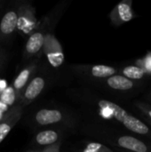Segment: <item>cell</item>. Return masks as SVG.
Segmentation results:
<instances>
[{
    "instance_id": "cell-2",
    "label": "cell",
    "mask_w": 151,
    "mask_h": 152,
    "mask_svg": "<svg viewBox=\"0 0 151 152\" xmlns=\"http://www.w3.org/2000/svg\"><path fill=\"white\" fill-rule=\"evenodd\" d=\"M61 119L62 114L57 110H41L36 114V121L42 126L55 124Z\"/></svg>"
},
{
    "instance_id": "cell-4",
    "label": "cell",
    "mask_w": 151,
    "mask_h": 152,
    "mask_svg": "<svg viewBox=\"0 0 151 152\" xmlns=\"http://www.w3.org/2000/svg\"><path fill=\"white\" fill-rule=\"evenodd\" d=\"M117 142L120 147L134 152H147L148 151L147 146L142 141L130 135H124L119 137Z\"/></svg>"
},
{
    "instance_id": "cell-6",
    "label": "cell",
    "mask_w": 151,
    "mask_h": 152,
    "mask_svg": "<svg viewBox=\"0 0 151 152\" xmlns=\"http://www.w3.org/2000/svg\"><path fill=\"white\" fill-rule=\"evenodd\" d=\"M20 117V112L19 110L13 109L9 116L6 117L5 120L0 123V143L4 140V138L8 135L10 131L12 130V126L17 123Z\"/></svg>"
},
{
    "instance_id": "cell-3",
    "label": "cell",
    "mask_w": 151,
    "mask_h": 152,
    "mask_svg": "<svg viewBox=\"0 0 151 152\" xmlns=\"http://www.w3.org/2000/svg\"><path fill=\"white\" fill-rule=\"evenodd\" d=\"M18 21H19L18 13L15 11L7 12L1 20L0 32L4 36L11 35L17 28Z\"/></svg>"
},
{
    "instance_id": "cell-8",
    "label": "cell",
    "mask_w": 151,
    "mask_h": 152,
    "mask_svg": "<svg viewBox=\"0 0 151 152\" xmlns=\"http://www.w3.org/2000/svg\"><path fill=\"white\" fill-rule=\"evenodd\" d=\"M107 84L109 87H111L113 89L122 90V91L129 90V89L133 88V81L126 78L125 77L119 76V75L112 76V77H109L107 80Z\"/></svg>"
},
{
    "instance_id": "cell-13",
    "label": "cell",
    "mask_w": 151,
    "mask_h": 152,
    "mask_svg": "<svg viewBox=\"0 0 151 152\" xmlns=\"http://www.w3.org/2000/svg\"><path fill=\"white\" fill-rule=\"evenodd\" d=\"M117 12L119 19L124 22L130 21L133 19V12L131 11V8L125 3H121L117 5Z\"/></svg>"
},
{
    "instance_id": "cell-9",
    "label": "cell",
    "mask_w": 151,
    "mask_h": 152,
    "mask_svg": "<svg viewBox=\"0 0 151 152\" xmlns=\"http://www.w3.org/2000/svg\"><path fill=\"white\" fill-rule=\"evenodd\" d=\"M59 138L58 134L53 130H46L36 134V141L40 145H51L54 143Z\"/></svg>"
},
{
    "instance_id": "cell-1",
    "label": "cell",
    "mask_w": 151,
    "mask_h": 152,
    "mask_svg": "<svg viewBox=\"0 0 151 152\" xmlns=\"http://www.w3.org/2000/svg\"><path fill=\"white\" fill-rule=\"evenodd\" d=\"M98 104L102 110L104 109L109 110L113 117L117 121L121 122L128 130L139 134H146L149 133V127L144 123H142L135 117L129 115L119 105L106 100H101Z\"/></svg>"
},
{
    "instance_id": "cell-7",
    "label": "cell",
    "mask_w": 151,
    "mask_h": 152,
    "mask_svg": "<svg viewBox=\"0 0 151 152\" xmlns=\"http://www.w3.org/2000/svg\"><path fill=\"white\" fill-rule=\"evenodd\" d=\"M44 37L41 32L33 33L28 39L26 44V51L29 54H36L44 46Z\"/></svg>"
},
{
    "instance_id": "cell-12",
    "label": "cell",
    "mask_w": 151,
    "mask_h": 152,
    "mask_svg": "<svg viewBox=\"0 0 151 152\" xmlns=\"http://www.w3.org/2000/svg\"><path fill=\"white\" fill-rule=\"evenodd\" d=\"M123 74L126 78L132 79H141L143 77L145 72L142 69L135 66H128L123 69Z\"/></svg>"
},
{
    "instance_id": "cell-5",
    "label": "cell",
    "mask_w": 151,
    "mask_h": 152,
    "mask_svg": "<svg viewBox=\"0 0 151 152\" xmlns=\"http://www.w3.org/2000/svg\"><path fill=\"white\" fill-rule=\"evenodd\" d=\"M44 85H45V83H44V78H42L40 77H36L33 78L25 90L24 98L28 102L33 101L41 94V92L43 91V89L44 87Z\"/></svg>"
},
{
    "instance_id": "cell-14",
    "label": "cell",
    "mask_w": 151,
    "mask_h": 152,
    "mask_svg": "<svg viewBox=\"0 0 151 152\" xmlns=\"http://www.w3.org/2000/svg\"><path fill=\"white\" fill-rule=\"evenodd\" d=\"M0 100L4 105L12 106L15 102V91H14V89L12 87L5 88L0 95Z\"/></svg>"
},
{
    "instance_id": "cell-10",
    "label": "cell",
    "mask_w": 151,
    "mask_h": 152,
    "mask_svg": "<svg viewBox=\"0 0 151 152\" xmlns=\"http://www.w3.org/2000/svg\"><path fill=\"white\" fill-rule=\"evenodd\" d=\"M116 69L110 66L106 65H95L92 68L91 73L95 77H110L116 73Z\"/></svg>"
},
{
    "instance_id": "cell-15",
    "label": "cell",
    "mask_w": 151,
    "mask_h": 152,
    "mask_svg": "<svg viewBox=\"0 0 151 152\" xmlns=\"http://www.w3.org/2000/svg\"><path fill=\"white\" fill-rule=\"evenodd\" d=\"M149 116H150V117L151 118V110H150V111H149Z\"/></svg>"
},
{
    "instance_id": "cell-11",
    "label": "cell",
    "mask_w": 151,
    "mask_h": 152,
    "mask_svg": "<svg viewBox=\"0 0 151 152\" xmlns=\"http://www.w3.org/2000/svg\"><path fill=\"white\" fill-rule=\"evenodd\" d=\"M30 74H31L30 68L24 69L22 71H20V73L18 75V77H16V79L13 82V89H15L16 91L21 90L25 86L26 83L28 82Z\"/></svg>"
}]
</instances>
